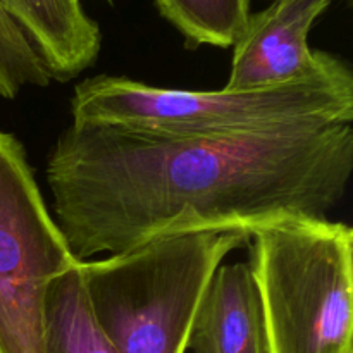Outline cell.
Masks as SVG:
<instances>
[{
	"label": "cell",
	"mask_w": 353,
	"mask_h": 353,
	"mask_svg": "<svg viewBox=\"0 0 353 353\" xmlns=\"http://www.w3.org/2000/svg\"><path fill=\"white\" fill-rule=\"evenodd\" d=\"M50 81L37 52L0 7V97L12 100L26 86L45 88Z\"/></svg>",
	"instance_id": "cell-11"
},
{
	"label": "cell",
	"mask_w": 353,
	"mask_h": 353,
	"mask_svg": "<svg viewBox=\"0 0 353 353\" xmlns=\"http://www.w3.org/2000/svg\"><path fill=\"white\" fill-rule=\"evenodd\" d=\"M353 171V126L168 138L72 124L47 159L54 219L79 262L193 233L327 217Z\"/></svg>",
	"instance_id": "cell-1"
},
{
	"label": "cell",
	"mask_w": 353,
	"mask_h": 353,
	"mask_svg": "<svg viewBox=\"0 0 353 353\" xmlns=\"http://www.w3.org/2000/svg\"><path fill=\"white\" fill-rule=\"evenodd\" d=\"M262 353H353V230L290 217L250 238Z\"/></svg>",
	"instance_id": "cell-3"
},
{
	"label": "cell",
	"mask_w": 353,
	"mask_h": 353,
	"mask_svg": "<svg viewBox=\"0 0 353 353\" xmlns=\"http://www.w3.org/2000/svg\"><path fill=\"white\" fill-rule=\"evenodd\" d=\"M240 234L162 238L102 261H81L86 299L116 353H186L202 296Z\"/></svg>",
	"instance_id": "cell-4"
},
{
	"label": "cell",
	"mask_w": 353,
	"mask_h": 353,
	"mask_svg": "<svg viewBox=\"0 0 353 353\" xmlns=\"http://www.w3.org/2000/svg\"><path fill=\"white\" fill-rule=\"evenodd\" d=\"M331 0H274L250 14L233 43L224 88L254 90L333 74L347 68L327 52L309 47V33Z\"/></svg>",
	"instance_id": "cell-6"
},
{
	"label": "cell",
	"mask_w": 353,
	"mask_h": 353,
	"mask_svg": "<svg viewBox=\"0 0 353 353\" xmlns=\"http://www.w3.org/2000/svg\"><path fill=\"white\" fill-rule=\"evenodd\" d=\"M193 353H262L257 288L248 262L219 265L195 314Z\"/></svg>",
	"instance_id": "cell-8"
},
{
	"label": "cell",
	"mask_w": 353,
	"mask_h": 353,
	"mask_svg": "<svg viewBox=\"0 0 353 353\" xmlns=\"http://www.w3.org/2000/svg\"><path fill=\"white\" fill-rule=\"evenodd\" d=\"M186 45L233 47L250 16V0H155Z\"/></svg>",
	"instance_id": "cell-10"
},
{
	"label": "cell",
	"mask_w": 353,
	"mask_h": 353,
	"mask_svg": "<svg viewBox=\"0 0 353 353\" xmlns=\"http://www.w3.org/2000/svg\"><path fill=\"white\" fill-rule=\"evenodd\" d=\"M45 340L47 353H116L93 319L79 264L50 285Z\"/></svg>",
	"instance_id": "cell-9"
},
{
	"label": "cell",
	"mask_w": 353,
	"mask_h": 353,
	"mask_svg": "<svg viewBox=\"0 0 353 353\" xmlns=\"http://www.w3.org/2000/svg\"><path fill=\"white\" fill-rule=\"evenodd\" d=\"M78 264L26 148L0 130V353H47L48 290Z\"/></svg>",
	"instance_id": "cell-5"
},
{
	"label": "cell",
	"mask_w": 353,
	"mask_h": 353,
	"mask_svg": "<svg viewBox=\"0 0 353 353\" xmlns=\"http://www.w3.org/2000/svg\"><path fill=\"white\" fill-rule=\"evenodd\" d=\"M52 79L71 81L99 57L102 34L81 0H0Z\"/></svg>",
	"instance_id": "cell-7"
},
{
	"label": "cell",
	"mask_w": 353,
	"mask_h": 353,
	"mask_svg": "<svg viewBox=\"0 0 353 353\" xmlns=\"http://www.w3.org/2000/svg\"><path fill=\"white\" fill-rule=\"evenodd\" d=\"M72 124L112 126L168 138H234L353 123V74H333L254 90L159 88L99 74L74 86Z\"/></svg>",
	"instance_id": "cell-2"
}]
</instances>
